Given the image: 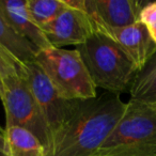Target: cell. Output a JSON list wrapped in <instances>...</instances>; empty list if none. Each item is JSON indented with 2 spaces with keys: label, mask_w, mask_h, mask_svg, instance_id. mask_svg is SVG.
<instances>
[{
  "label": "cell",
  "mask_w": 156,
  "mask_h": 156,
  "mask_svg": "<svg viewBox=\"0 0 156 156\" xmlns=\"http://www.w3.org/2000/svg\"><path fill=\"white\" fill-rule=\"evenodd\" d=\"M0 156H8L7 149H5V129H0Z\"/></svg>",
  "instance_id": "cell-17"
},
{
  "label": "cell",
  "mask_w": 156,
  "mask_h": 156,
  "mask_svg": "<svg viewBox=\"0 0 156 156\" xmlns=\"http://www.w3.org/2000/svg\"><path fill=\"white\" fill-rule=\"evenodd\" d=\"M139 20L147 27L151 37L156 43V1L147 3L143 7Z\"/></svg>",
  "instance_id": "cell-15"
},
{
  "label": "cell",
  "mask_w": 156,
  "mask_h": 156,
  "mask_svg": "<svg viewBox=\"0 0 156 156\" xmlns=\"http://www.w3.org/2000/svg\"><path fill=\"white\" fill-rule=\"evenodd\" d=\"M3 98V83H2V77L0 75V100Z\"/></svg>",
  "instance_id": "cell-18"
},
{
  "label": "cell",
  "mask_w": 156,
  "mask_h": 156,
  "mask_svg": "<svg viewBox=\"0 0 156 156\" xmlns=\"http://www.w3.org/2000/svg\"><path fill=\"white\" fill-rule=\"evenodd\" d=\"M0 9L15 30L39 51L51 47L42 28L31 17L27 0H0Z\"/></svg>",
  "instance_id": "cell-10"
},
{
  "label": "cell",
  "mask_w": 156,
  "mask_h": 156,
  "mask_svg": "<svg viewBox=\"0 0 156 156\" xmlns=\"http://www.w3.org/2000/svg\"><path fill=\"white\" fill-rule=\"evenodd\" d=\"M23 66L24 64L18 62L9 52H7L3 48L0 47V75L1 77L8 75V74L22 71Z\"/></svg>",
  "instance_id": "cell-16"
},
{
  "label": "cell",
  "mask_w": 156,
  "mask_h": 156,
  "mask_svg": "<svg viewBox=\"0 0 156 156\" xmlns=\"http://www.w3.org/2000/svg\"><path fill=\"white\" fill-rule=\"evenodd\" d=\"M129 92L132 100L156 109V51L136 74Z\"/></svg>",
  "instance_id": "cell-13"
},
{
  "label": "cell",
  "mask_w": 156,
  "mask_h": 156,
  "mask_svg": "<svg viewBox=\"0 0 156 156\" xmlns=\"http://www.w3.org/2000/svg\"><path fill=\"white\" fill-rule=\"evenodd\" d=\"M0 47L9 52L22 64L34 62L37 48L20 34L8 22L0 9Z\"/></svg>",
  "instance_id": "cell-11"
},
{
  "label": "cell",
  "mask_w": 156,
  "mask_h": 156,
  "mask_svg": "<svg viewBox=\"0 0 156 156\" xmlns=\"http://www.w3.org/2000/svg\"><path fill=\"white\" fill-rule=\"evenodd\" d=\"M2 83L1 102L5 111V127L18 126L30 132L41 141L47 153L51 137L23 69L2 76Z\"/></svg>",
  "instance_id": "cell-5"
},
{
  "label": "cell",
  "mask_w": 156,
  "mask_h": 156,
  "mask_svg": "<svg viewBox=\"0 0 156 156\" xmlns=\"http://www.w3.org/2000/svg\"><path fill=\"white\" fill-rule=\"evenodd\" d=\"M95 156H156V109L130 98Z\"/></svg>",
  "instance_id": "cell-3"
},
{
  "label": "cell",
  "mask_w": 156,
  "mask_h": 156,
  "mask_svg": "<svg viewBox=\"0 0 156 156\" xmlns=\"http://www.w3.org/2000/svg\"><path fill=\"white\" fill-rule=\"evenodd\" d=\"M0 129H1V127H0Z\"/></svg>",
  "instance_id": "cell-19"
},
{
  "label": "cell",
  "mask_w": 156,
  "mask_h": 156,
  "mask_svg": "<svg viewBox=\"0 0 156 156\" xmlns=\"http://www.w3.org/2000/svg\"><path fill=\"white\" fill-rule=\"evenodd\" d=\"M120 94L105 92L77 100L73 113L54 136L46 156H95L126 109Z\"/></svg>",
  "instance_id": "cell-1"
},
{
  "label": "cell",
  "mask_w": 156,
  "mask_h": 156,
  "mask_svg": "<svg viewBox=\"0 0 156 156\" xmlns=\"http://www.w3.org/2000/svg\"><path fill=\"white\" fill-rule=\"evenodd\" d=\"M8 156H46L45 147L30 132L18 126L5 128Z\"/></svg>",
  "instance_id": "cell-12"
},
{
  "label": "cell",
  "mask_w": 156,
  "mask_h": 156,
  "mask_svg": "<svg viewBox=\"0 0 156 156\" xmlns=\"http://www.w3.org/2000/svg\"><path fill=\"white\" fill-rule=\"evenodd\" d=\"M144 5L136 0H85L83 10L95 32H104L136 24Z\"/></svg>",
  "instance_id": "cell-8"
},
{
  "label": "cell",
  "mask_w": 156,
  "mask_h": 156,
  "mask_svg": "<svg viewBox=\"0 0 156 156\" xmlns=\"http://www.w3.org/2000/svg\"><path fill=\"white\" fill-rule=\"evenodd\" d=\"M35 62L62 98L74 101L98 96L95 85L76 49L51 46L40 50Z\"/></svg>",
  "instance_id": "cell-4"
},
{
  "label": "cell",
  "mask_w": 156,
  "mask_h": 156,
  "mask_svg": "<svg viewBox=\"0 0 156 156\" xmlns=\"http://www.w3.org/2000/svg\"><path fill=\"white\" fill-rule=\"evenodd\" d=\"M32 20L43 28L55 20L67 8L65 0H27Z\"/></svg>",
  "instance_id": "cell-14"
},
{
  "label": "cell",
  "mask_w": 156,
  "mask_h": 156,
  "mask_svg": "<svg viewBox=\"0 0 156 156\" xmlns=\"http://www.w3.org/2000/svg\"><path fill=\"white\" fill-rule=\"evenodd\" d=\"M83 7L85 0L80 8L67 5L66 9L56 20L42 28L52 47L62 48L69 45L77 47L95 33L93 24Z\"/></svg>",
  "instance_id": "cell-7"
},
{
  "label": "cell",
  "mask_w": 156,
  "mask_h": 156,
  "mask_svg": "<svg viewBox=\"0 0 156 156\" xmlns=\"http://www.w3.org/2000/svg\"><path fill=\"white\" fill-rule=\"evenodd\" d=\"M23 72L43 115L52 141L54 136L73 113L77 100L71 101L62 98L35 61L24 64Z\"/></svg>",
  "instance_id": "cell-6"
},
{
  "label": "cell",
  "mask_w": 156,
  "mask_h": 156,
  "mask_svg": "<svg viewBox=\"0 0 156 156\" xmlns=\"http://www.w3.org/2000/svg\"><path fill=\"white\" fill-rule=\"evenodd\" d=\"M75 49L80 55L96 88L115 94L130 89L138 69L112 39L95 32Z\"/></svg>",
  "instance_id": "cell-2"
},
{
  "label": "cell",
  "mask_w": 156,
  "mask_h": 156,
  "mask_svg": "<svg viewBox=\"0 0 156 156\" xmlns=\"http://www.w3.org/2000/svg\"><path fill=\"white\" fill-rule=\"evenodd\" d=\"M100 33L112 39L129 57L138 72L156 51V43L151 37L147 27L140 20L130 26L109 29Z\"/></svg>",
  "instance_id": "cell-9"
}]
</instances>
